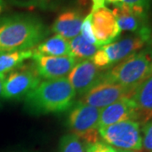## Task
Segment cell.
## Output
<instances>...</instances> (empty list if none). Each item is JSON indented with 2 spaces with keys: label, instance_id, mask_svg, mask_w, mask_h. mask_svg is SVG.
Returning <instances> with one entry per match:
<instances>
[{
  "label": "cell",
  "instance_id": "6da1fadb",
  "mask_svg": "<svg viewBox=\"0 0 152 152\" xmlns=\"http://www.w3.org/2000/svg\"><path fill=\"white\" fill-rule=\"evenodd\" d=\"M49 30L34 15L11 14L0 17V54L36 48L48 37Z\"/></svg>",
  "mask_w": 152,
  "mask_h": 152
},
{
  "label": "cell",
  "instance_id": "7a4b0ae2",
  "mask_svg": "<svg viewBox=\"0 0 152 152\" xmlns=\"http://www.w3.org/2000/svg\"><path fill=\"white\" fill-rule=\"evenodd\" d=\"M75 96L68 78L46 80L24 99L25 108L35 115L59 113L70 108Z\"/></svg>",
  "mask_w": 152,
  "mask_h": 152
},
{
  "label": "cell",
  "instance_id": "3957f363",
  "mask_svg": "<svg viewBox=\"0 0 152 152\" xmlns=\"http://www.w3.org/2000/svg\"><path fill=\"white\" fill-rule=\"evenodd\" d=\"M151 62L152 57L145 49L103 72L101 79L118 84L134 93L137 87L151 76Z\"/></svg>",
  "mask_w": 152,
  "mask_h": 152
},
{
  "label": "cell",
  "instance_id": "277c9868",
  "mask_svg": "<svg viewBox=\"0 0 152 152\" xmlns=\"http://www.w3.org/2000/svg\"><path fill=\"white\" fill-rule=\"evenodd\" d=\"M42 82L33 62L19 66L5 76L1 97L5 100H21Z\"/></svg>",
  "mask_w": 152,
  "mask_h": 152
},
{
  "label": "cell",
  "instance_id": "5b68a950",
  "mask_svg": "<svg viewBox=\"0 0 152 152\" xmlns=\"http://www.w3.org/2000/svg\"><path fill=\"white\" fill-rule=\"evenodd\" d=\"M100 113L101 110L96 107L77 102L70 110L68 117V125L72 134L86 144L98 141Z\"/></svg>",
  "mask_w": 152,
  "mask_h": 152
},
{
  "label": "cell",
  "instance_id": "8992f818",
  "mask_svg": "<svg viewBox=\"0 0 152 152\" xmlns=\"http://www.w3.org/2000/svg\"><path fill=\"white\" fill-rule=\"evenodd\" d=\"M99 135L111 146L124 151H140L142 136L140 123L124 121L98 129Z\"/></svg>",
  "mask_w": 152,
  "mask_h": 152
},
{
  "label": "cell",
  "instance_id": "52a82bcc",
  "mask_svg": "<svg viewBox=\"0 0 152 152\" xmlns=\"http://www.w3.org/2000/svg\"><path fill=\"white\" fill-rule=\"evenodd\" d=\"M133 94L132 91L118 84L100 79L98 83L82 95L78 102L102 110L121 99L131 98Z\"/></svg>",
  "mask_w": 152,
  "mask_h": 152
},
{
  "label": "cell",
  "instance_id": "ba28073f",
  "mask_svg": "<svg viewBox=\"0 0 152 152\" xmlns=\"http://www.w3.org/2000/svg\"><path fill=\"white\" fill-rule=\"evenodd\" d=\"M121 31H130L139 34L147 40L151 35V28L149 24V11L133 8L123 3L114 4L113 10Z\"/></svg>",
  "mask_w": 152,
  "mask_h": 152
},
{
  "label": "cell",
  "instance_id": "9c48e42d",
  "mask_svg": "<svg viewBox=\"0 0 152 152\" xmlns=\"http://www.w3.org/2000/svg\"><path fill=\"white\" fill-rule=\"evenodd\" d=\"M91 13L93 32L98 47L115 42L120 36L121 30L113 11L104 6Z\"/></svg>",
  "mask_w": 152,
  "mask_h": 152
},
{
  "label": "cell",
  "instance_id": "30bf717a",
  "mask_svg": "<svg viewBox=\"0 0 152 152\" xmlns=\"http://www.w3.org/2000/svg\"><path fill=\"white\" fill-rule=\"evenodd\" d=\"M33 64L42 79L55 80L68 75L76 64L72 56L50 57L37 54L33 51Z\"/></svg>",
  "mask_w": 152,
  "mask_h": 152
},
{
  "label": "cell",
  "instance_id": "8fae6325",
  "mask_svg": "<svg viewBox=\"0 0 152 152\" xmlns=\"http://www.w3.org/2000/svg\"><path fill=\"white\" fill-rule=\"evenodd\" d=\"M102 73L91 60H80L69 74L68 80L76 94L82 96L99 82Z\"/></svg>",
  "mask_w": 152,
  "mask_h": 152
},
{
  "label": "cell",
  "instance_id": "7c38bea8",
  "mask_svg": "<svg viewBox=\"0 0 152 152\" xmlns=\"http://www.w3.org/2000/svg\"><path fill=\"white\" fill-rule=\"evenodd\" d=\"M147 43V40L139 34L126 37L124 39L101 47L108 60L109 67L115 65L128 57L138 53Z\"/></svg>",
  "mask_w": 152,
  "mask_h": 152
},
{
  "label": "cell",
  "instance_id": "4fadbf2b",
  "mask_svg": "<svg viewBox=\"0 0 152 152\" xmlns=\"http://www.w3.org/2000/svg\"><path fill=\"white\" fill-rule=\"evenodd\" d=\"M129 120L139 123V114L131 98H124L101 110L98 128Z\"/></svg>",
  "mask_w": 152,
  "mask_h": 152
},
{
  "label": "cell",
  "instance_id": "5bb4252c",
  "mask_svg": "<svg viewBox=\"0 0 152 152\" xmlns=\"http://www.w3.org/2000/svg\"><path fill=\"white\" fill-rule=\"evenodd\" d=\"M83 20V15L80 11L69 10L60 14L55 20L52 31L55 35L70 41L80 35Z\"/></svg>",
  "mask_w": 152,
  "mask_h": 152
},
{
  "label": "cell",
  "instance_id": "9a60e30c",
  "mask_svg": "<svg viewBox=\"0 0 152 152\" xmlns=\"http://www.w3.org/2000/svg\"><path fill=\"white\" fill-rule=\"evenodd\" d=\"M131 100L139 114V121L145 123L152 118V75L136 88Z\"/></svg>",
  "mask_w": 152,
  "mask_h": 152
},
{
  "label": "cell",
  "instance_id": "2e32d148",
  "mask_svg": "<svg viewBox=\"0 0 152 152\" xmlns=\"http://www.w3.org/2000/svg\"><path fill=\"white\" fill-rule=\"evenodd\" d=\"M34 53L43 56L50 57H66L72 56L70 46L68 40L60 37L58 35H54L52 37L42 41L33 48Z\"/></svg>",
  "mask_w": 152,
  "mask_h": 152
},
{
  "label": "cell",
  "instance_id": "e0dca14e",
  "mask_svg": "<svg viewBox=\"0 0 152 152\" xmlns=\"http://www.w3.org/2000/svg\"><path fill=\"white\" fill-rule=\"evenodd\" d=\"M32 56L33 48L0 54V75H7Z\"/></svg>",
  "mask_w": 152,
  "mask_h": 152
},
{
  "label": "cell",
  "instance_id": "ac0fdd59",
  "mask_svg": "<svg viewBox=\"0 0 152 152\" xmlns=\"http://www.w3.org/2000/svg\"><path fill=\"white\" fill-rule=\"evenodd\" d=\"M69 42L71 53L77 59L91 60L93 56L100 48V47L89 43L80 35L71 39Z\"/></svg>",
  "mask_w": 152,
  "mask_h": 152
},
{
  "label": "cell",
  "instance_id": "d6986e66",
  "mask_svg": "<svg viewBox=\"0 0 152 152\" xmlns=\"http://www.w3.org/2000/svg\"><path fill=\"white\" fill-rule=\"evenodd\" d=\"M58 152H86L81 140L74 134L64 135L59 142Z\"/></svg>",
  "mask_w": 152,
  "mask_h": 152
},
{
  "label": "cell",
  "instance_id": "ffe728a7",
  "mask_svg": "<svg viewBox=\"0 0 152 152\" xmlns=\"http://www.w3.org/2000/svg\"><path fill=\"white\" fill-rule=\"evenodd\" d=\"M12 4L22 8H34L47 10L54 7L59 0H8Z\"/></svg>",
  "mask_w": 152,
  "mask_h": 152
},
{
  "label": "cell",
  "instance_id": "44dd1931",
  "mask_svg": "<svg viewBox=\"0 0 152 152\" xmlns=\"http://www.w3.org/2000/svg\"><path fill=\"white\" fill-rule=\"evenodd\" d=\"M80 36L84 38L86 42L89 43L93 44V45H96V40L94 36L92 29V23H91V13H90L87 15L82 23L81 30H80Z\"/></svg>",
  "mask_w": 152,
  "mask_h": 152
},
{
  "label": "cell",
  "instance_id": "7402d4cb",
  "mask_svg": "<svg viewBox=\"0 0 152 152\" xmlns=\"http://www.w3.org/2000/svg\"><path fill=\"white\" fill-rule=\"evenodd\" d=\"M143 138H142V146L147 151L152 152V118L145 123L142 128Z\"/></svg>",
  "mask_w": 152,
  "mask_h": 152
},
{
  "label": "cell",
  "instance_id": "603a6c76",
  "mask_svg": "<svg viewBox=\"0 0 152 152\" xmlns=\"http://www.w3.org/2000/svg\"><path fill=\"white\" fill-rule=\"evenodd\" d=\"M86 152H118L115 148L107 144L106 142L98 141L91 144H86Z\"/></svg>",
  "mask_w": 152,
  "mask_h": 152
},
{
  "label": "cell",
  "instance_id": "cb8c5ba5",
  "mask_svg": "<svg viewBox=\"0 0 152 152\" xmlns=\"http://www.w3.org/2000/svg\"><path fill=\"white\" fill-rule=\"evenodd\" d=\"M121 3L129 7L142 9V10L149 11L151 0H121Z\"/></svg>",
  "mask_w": 152,
  "mask_h": 152
},
{
  "label": "cell",
  "instance_id": "d4e9b609",
  "mask_svg": "<svg viewBox=\"0 0 152 152\" xmlns=\"http://www.w3.org/2000/svg\"><path fill=\"white\" fill-rule=\"evenodd\" d=\"M93 6L91 10H96L99 8H102L105 6V0H92Z\"/></svg>",
  "mask_w": 152,
  "mask_h": 152
},
{
  "label": "cell",
  "instance_id": "484cf974",
  "mask_svg": "<svg viewBox=\"0 0 152 152\" xmlns=\"http://www.w3.org/2000/svg\"><path fill=\"white\" fill-rule=\"evenodd\" d=\"M146 45L147 48L145 50L149 53V54L152 57V33L151 35V37H150V38H149V40H148V42H147Z\"/></svg>",
  "mask_w": 152,
  "mask_h": 152
},
{
  "label": "cell",
  "instance_id": "4316f807",
  "mask_svg": "<svg viewBox=\"0 0 152 152\" xmlns=\"http://www.w3.org/2000/svg\"><path fill=\"white\" fill-rule=\"evenodd\" d=\"M6 75H0V97L2 96V91H3V86H4V82L5 79Z\"/></svg>",
  "mask_w": 152,
  "mask_h": 152
},
{
  "label": "cell",
  "instance_id": "83f0119b",
  "mask_svg": "<svg viewBox=\"0 0 152 152\" xmlns=\"http://www.w3.org/2000/svg\"><path fill=\"white\" fill-rule=\"evenodd\" d=\"M6 8L5 0H0V15H2V13L4 11Z\"/></svg>",
  "mask_w": 152,
  "mask_h": 152
},
{
  "label": "cell",
  "instance_id": "f1b7e54d",
  "mask_svg": "<svg viewBox=\"0 0 152 152\" xmlns=\"http://www.w3.org/2000/svg\"><path fill=\"white\" fill-rule=\"evenodd\" d=\"M105 2H107V3H111V4H117L121 2V0H105Z\"/></svg>",
  "mask_w": 152,
  "mask_h": 152
},
{
  "label": "cell",
  "instance_id": "f546056e",
  "mask_svg": "<svg viewBox=\"0 0 152 152\" xmlns=\"http://www.w3.org/2000/svg\"><path fill=\"white\" fill-rule=\"evenodd\" d=\"M7 152H30L28 151H25V150H15V151H10Z\"/></svg>",
  "mask_w": 152,
  "mask_h": 152
},
{
  "label": "cell",
  "instance_id": "4dcf8cb0",
  "mask_svg": "<svg viewBox=\"0 0 152 152\" xmlns=\"http://www.w3.org/2000/svg\"><path fill=\"white\" fill-rule=\"evenodd\" d=\"M118 152H141L140 151H124V150H119Z\"/></svg>",
  "mask_w": 152,
  "mask_h": 152
},
{
  "label": "cell",
  "instance_id": "1f68e13d",
  "mask_svg": "<svg viewBox=\"0 0 152 152\" xmlns=\"http://www.w3.org/2000/svg\"><path fill=\"white\" fill-rule=\"evenodd\" d=\"M151 75H152V62H151Z\"/></svg>",
  "mask_w": 152,
  "mask_h": 152
},
{
  "label": "cell",
  "instance_id": "d6a6232c",
  "mask_svg": "<svg viewBox=\"0 0 152 152\" xmlns=\"http://www.w3.org/2000/svg\"><path fill=\"white\" fill-rule=\"evenodd\" d=\"M0 107H1V104H0Z\"/></svg>",
  "mask_w": 152,
  "mask_h": 152
}]
</instances>
